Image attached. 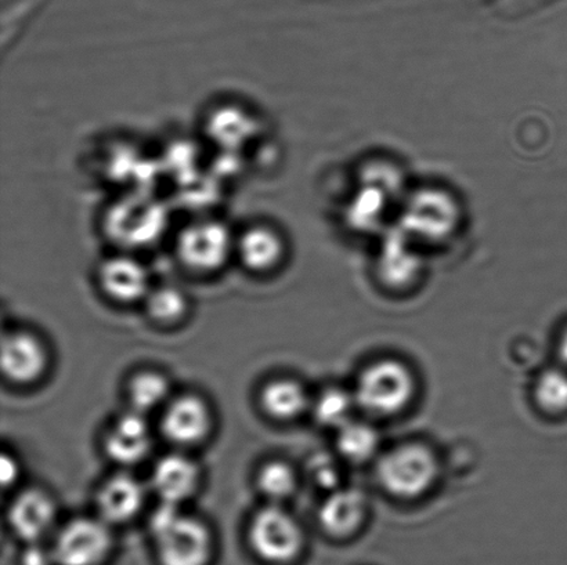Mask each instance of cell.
<instances>
[{
  "mask_svg": "<svg viewBox=\"0 0 567 565\" xmlns=\"http://www.w3.org/2000/svg\"><path fill=\"white\" fill-rule=\"evenodd\" d=\"M148 525L161 564L208 565L214 540L202 519L183 512L181 505L159 502Z\"/></svg>",
  "mask_w": 567,
  "mask_h": 565,
  "instance_id": "cell-1",
  "label": "cell"
},
{
  "mask_svg": "<svg viewBox=\"0 0 567 565\" xmlns=\"http://www.w3.org/2000/svg\"><path fill=\"white\" fill-rule=\"evenodd\" d=\"M358 408L377 418H391L408 409L415 396L411 369L399 359L382 358L361 370L353 387Z\"/></svg>",
  "mask_w": 567,
  "mask_h": 565,
  "instance_id": "cell-2",
  "label": "cell"
},
{
  "mask_svg": "<svg viewBox=\"0 0 567 565\" xmlns=\"http://www.w3.org/2000/svg\"><path fill=\"white\" fill-rule=\"evenodd\" d=\"M441 464L436 453L422 442H404L382 453L377 463V479L389 495L400 501H415L436 484Z\"/></svg>",
  "mask_w": 567,
  "mask_h": 565,
  "instance_id": "cell-3",
  "label": "cell"
},
{
  "mask_svg": "<svg viewBox=\"0 0 567 565\" xmlns=\"http://www.w3.org/2000/svg\"><path fill=\"white\" fill-rule=\"evenodd\" d=\"M248 540L257 556L270 564L293 562L305 545L303 530L298 520L277 503H269L254 514Z\"/></svg>",
  "mask_w": 567,
  "mask_h": 565,
  "instance_id": "cell-4",
  "label": "cell"
},
{
  "mask_svg": "<svg viewBox=\"0 0 567 565\" xmlns=\"http://www.w3.org/2000/svg\"><path fill=\"white\" fill-rule=\"evenodd\" d=\"M105 523L94 517H76L61 525L52 546L55 564L100 565L113 550L114 540Z\"/></svg>",
  "mask_w": 567,
  "mask_h": 565,
  "instance_id": "cell-5",
  "label": "cell"
},
{
  "mask_svg": "<svg viewBox=\"0 0 567 565\" xmlns=\"http://www.w3.org/2000/svg\"><path fill=\"white\" fill-rule=\"evenodd\" d=\"M236 237L218 220H197L177 238V257L186 268L209 273L221 268L235 253Z\"/></svg>",
  "mask_w": 567,
  "mask_h": 565,
  "instance_id": "cell-6",
  "label": "cell"
},
{
  "mask_svg": "<svg viewBox=\"0 0 567 565\" xmlns=\"http://www.w3.org/2000/svg\"><path fill=\"white\" fill-rule=\"evenodd\" d=\"M213 423L208 402L193 393L172 397L161 415V431L165 439L181 447L203 442L209 436Z\"/></svg>",
  "mask_w": 567,
  "mask_h": 565,
  "instance_id": "cell-7",
  "label": "cell"
},
{
  "mask_svg": "<svg viewBox=\"0 0 567 565\" xmlns=\"http://www.w3.org/2000/svg\"><path fill=\"white\" fill-rule=\"evenodd\" d=\"M105 453L121 467H135L153 450L152 426L147 415L130 411L118 415L110 423L103 437Z\"/></svg>",
  "mask_w": 567,
  "mask_h": 565,
  "instance_id": "cell-8",
  "label": "cell"
},
{
  "mask_svg": "<svg viewBox=\"0 0 567 565\" xmlns=\"http://www.w3.org/2000/svg\"><path fill=\"white\" fill-rule=\"evenodd\" d=\"M58 503L49 492L28 489L10 502L8 522L14 535L25 544L42 542L58 523Z\"/></svg>",
  "mask_w": 567,
  "mask_h": 565,
  "instance_id": "cell-9",
  "label": "cell"
},
{
  "mask_svg": "<svg viewBox=\"0 0 567 565\" xmlns=\"http://www.w3.org/2000/svg\"><path fill=\"white\" fill-rule=\"evenodd\" d=\"M0 363L6 379L17 385L32 384L41 378L48 368V348L41 337L32 332H4Z\"/></svg>",
  "mask_w": 567,
  "mask_h": 565,
  "instance_id": "cell-10",
  "label": "cell"
},
{
  "mask_svg": "<svg viewBox=\"0 0 567 565\" xmlns=\"http://www.w3.org/2000/svg\"><path fill=\"white\" fill-rule=\"evenodd\" d=\"M147 486L136 475L120 472L103 481L96 494L97 516L110 525L138 516L147 501Z\"/></svg>",
  "mask_w": 567,
  "mask_h": 565,
  "instance_id": "cell-11",
  "label": "cell"
},
{
  "mask_svg": "<svg viewBox=\"0 0 567 565\" xmlns=\"http://www.w3.org/2000/svg\"><path fill=\"white\" fill-rule=\"evenodd\" d=\"M202 483V469L190 457L183 453H166L154 464L150 475V489L159 502L183 506L197 494Z\"/></svg>",
  "mask_w": 567,
  "mask_h": 565,
  "instance_id": "cell-12",
  "label": "cell"
},
{
  "mask_svg": "<svg viewBox=\"0 0 567 565\" xmlns=\"http://www.w3.org/2000/svg\"><path fill=\"white\" fill-rule=\"evenodd\" d=\"M97 279L105 295L122 303L144 301L153 287L146 265L130 254L104 259Z\"/></svg>",
  "mask_w": 567,
  "mask_h": 565,
  "instance_id": "cell-13",
  "label": "cell"
},
{
  "mask_svg": "<svg viewBox=\"0 0 567 565\" xmlns=\"http://www.w3.org/2000/svg\"><path fill=\"white\" fill-rule=\"evenodd\" d=\"M369 514V500L360 490L338 489L328 492L319 509V523L327 534L348 538L363 527Z\"/></svg>",
  "mask_w": 567,
  "mask_h": 565,
  "instance_id": "cell-14",
  "label": "cell"
},
{
  "mask_svg": "<svg viewBox=\"0 0 567 565\" xmlns=\"http://www.w3.org/2000/svg\"><path fill=\"white\" fill-rule=\"evenodd\" d=\"M235 253L248 270L266 273L281 262L284 241L275 226L257 221L248 224L236 237Z\"/></svg>",
  "mask_w": 567,
  "mask_h": 565,
  "instance_id": "cell-15",
  "label": "cell"
},
{
  "mask_svg": "<svg viewBox=\"0 0 567 565\" xmlns=\"http://www.w3.org/2000/svg\"><path fill=\"white\" fill-rule=\"evenodd\" d=\"M259 402L270 418L288 422L310 411L311 398L306 387L292 378L271 379L259 393Z\"/></svg>",
  "mask_w": 567,
  "mask_h": 565,
  "instance_id": "cell-16",
  "label": "cell"
},
{
  "mask_svg": "<svg viewBox=\"0 0 567 565\" xmlns=\"http://www.w3.org/2000/svg\"><path fill=\"white\" fill-rule=\"evenodd\" d=\"M127 400L131 409L143 415L164 409L172 396L171 381L158 370H141L127 381Z\"/></svg>",
  "mask_w": 567,
  "mask_h": 565,
  "instance_id": "cell-17",
  "label": "cell"
},
{
  "mask_svg": "<svg viewBox=\"0 0 567 565\" xmlns=\"http://www.w3.org/2000/svg\"><path fill=\"white\" fill-rule=\"evenodd\" d=\"M381 439L374 426L363 420L350 419L337 430L338 457L350 463H364L380 450Z\"/></svg>",
  "mask_w": 567,
  "mask_h": 565,
  "instance_id": "cell-18",
  "label": "cell"
},
{
  "mask_svg": "<svg viewBox=\"0 0 567 565\" xmlns=\"http://www.w3.org/2000/svg\"><path fill=\"white\" fill-rule=\"evenodd\" d=\"M355 404L353 391L342 389V387H328L311 400L310 412L316 422L324 428H342L352 418Z\"/></svg>",
  "mask_w": 567,
  "mask_h": 565,
  "instance_id": "cell-19",
  "label": "cell"
},
{
  "mask_svg": "<svg viewBox=\"0 0 567 565\" xmlns=\"http://www.w3.org/2000/svg\"><path fill=\"white\" fill-rule=\"evenodd\" d=\"M257 485L269 503L281 505L289 500L298 489V474L291 464L284 461H269L259 468Z\"/></svg>",
  "mask_w": 567,
  "mask_h": 565,
  "instance_id": "cell-20",
  "label": "cell"
},
{
  "mask_svg": "<svg viewBox=\"0 0 567 565\" xmlns=\"http://www.w3.org/2000/svg\"><path fill=\"white\" fill-rule=\"evenodd\" d=\"M144 306H146L148 317L155 323L171 325L185 318L188 301L179 287L164 285L152 287L144 299Z\"/></svg>",
  "mask_w": 567,
  "mask_h": 565,
  "instance_id": "cell-21",
  "label": "cell"
},
{
  "mask_svg": "<svg viewBox=\"0 0 567 565\" xmlns=\"http://www.w3.org/2000/svg\"><path fill=\"white\" fill-rule=\"evenodd\" d=\"M533 397L543 412L548 415L567 412V370L563 368L544 370L536 379Z\"/></svg>",
  "mask_w": 567,
  "mask_h": 565,
  "instance_id": "cell-22",
  "label": "cell"
},
{
  "mask_svg": "<svg viewBox=\"0 0 567 565\" xmlns=\"http://www.w3.org/2000/svg\"><path fill=\"white\" fill-rule=\"evenodd\" d=\"M308 473L311 481L320 490L332 492L341 489L342 470L338 459L331 453H316L309 459Z\"/></svg>",
  "mask_w": 567,
  "mask_h": 565,
  "instance_id": "cell-23",
  "label": "cell"
},
{
  "mask_svg": "<svg viewBox=\"0 0 567 565\" xmlns=\"http://www.w3.org/2000/svg\"><path fill=\"white\" fill-rule=\"evenodd\" d=\"M22 565H53L55 564L52 547L44 550L42 542L27 544V550L22 553Z\"/></svg>",
  "mask_w": 567,
  "mask_h": 565,
  "instance_id": "cell-24",
  "label": "cell"
},
{
  "mask_svg": "<svg viewBox=\"0 0 567 565\" xmlns=\"http://www.w3.org/2000/svg\"><path fill=\"white\" fill-rule=\"evenodd\" d=\"M20 463L11 453L3 452L2 456V484L3 489L8 490L13 486L17 480L20 479Z\"/></svg>",
  "mask_w": 567,
  "mask_h": 565,
  "instance_id": "cell-25",
  "label": "cell"
},
{
  "mask_svg": "<svg viewBox=\"0 0 567 565\" xmlns=\"http://www.w3.org/2000/svg\"><path fill=\"white\" fill-rule=\"evenodd\" d=\"M558 357L560 363L564 364V367L567 368V328L564 331V334L560 335L558 342Z\"/></svg>",
  "mask_w": 567,
  "mask_h": 565,
  "instance_id": "cell-26",
  "label": "cell"
}]
</instances>
